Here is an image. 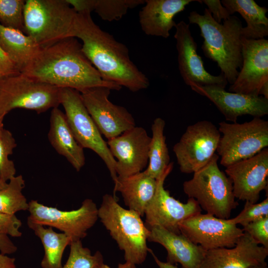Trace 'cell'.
Wrapping results in <instances>:
<instances>
[{"instance_id":"24","label":"cell","mask_w":268,"mask_h":268,"mask_svg":"<svg viewBox=\"0 0 268 268\" xmlns=\"http://www.w3.org/2000/svg\"><path fill=\"white\" fill-rule=\"evenodd\" d=\"M114 192H120L129 209L141 216L152 200L156 189L157 180L144 171L126 177H117L114 182Z\"/></svg>"},{"instance_id":"34","label":"cell","mask_w":268,"mask_h":268,"mask_svg":"<svg viewBox=\"0 0 268 268\" xmlns=\"http://www.w3.org/2000/svg\"><path fill=\"white\" fill-rule=\"evenodd\" d=\"M268 216V197L259 203H252L246 201L244 208L236 217L229 218V222L235 224H240L243 227L247 224Z\"/></svg>"},{"instance_id":"43","label":"cell","mask_w":268,"mask_h":268,"mask_svg":"<svg viewBox=\"0 0 268 268\" xmlns=\"http://www.w3.org/2000/svg\"><path fill=\"white\" fill-rule=\"evenodd\" d=\"M7 182L3 181L0 178V190L4 189L7 185Z\"/></svg>"},{"instance_id":"29","label":"cell","mask_w":268,"mask_h":268,"mask_svg":"<svg viewBox=\"0 0 268 268\" xmlns=\"http://www.w3.org/2000/svg\"><path fill=\"white\" fill-rule=\"evenodd\" d=\"M25 180L21 175L15 176L0 190V212L15 215L20 211L28 210L29 202L23 194Z\"/></svg>"},{"instance_id":"4","label":"cell","mask_w":268,"mask_h":268,"mask_svg":"<svg viewBox=\"0 0 268 268\" xmlns=\"http://www.w3.org/2000/svg\"><path fill=\"white\" fill-rule=\"evenodd\" d=\"M98 216L124 251L126 262L136 265L145 261L150 250L147 246L150 230L137 212L124 208L116 196L107 194L98 208Z\"/></svg>"},{"instance_id":"9","label":"cell","mask_w":268,"mask_h":268,"mask_svg":"<svg viewBox=\"0 0 268 268\" xmlns=\"http://www.w3.org/2000/svg\"><path fill=\"white\" fill-rule=\"evenodd\" d=\"M60 104L77 142L82 148L93 151L103 160L114 182L118 177L116 160L87 111L80 93L71 88H61Z\"/></svg>"},{"instance_id":"8","label":"cell","mask_w":268,"mask_h":268,"mask_svg":"<svg viewBox=\"0 0 268 268\" xmlns=\"http://www.w3.org/2000/svg\"><path fill=\"white\" fill-rule=\"evenodd\" d=\"M216 151L225 167L250 158L268 146V121L254 117L242 124L221 122Z\"/></svg>"},{"instance_id":"10","label":"cell","mask_w":268,"mask_h":268,"mask_svg":"<svg viewBox=\"0 0 268 268\" xmlns=\"http://www.w3.org/2000/svg\"><path fill=\"white\" fill-rule=\"evenodd\" d=\"M220 136L218 128L209 121L188 126L173 148L181 172L194 173L204 167L215 153Z\"/></svg>"},{"instance_id":"15","label":"cell","mask_w":268,"mask_h":268,"mask_svg":"<svg viewBox=\"0 0 268 268\" xmlns=\"http://www.w3.org/2000/svg\"><path fill=\"white\" fill-rule=\"evenodd\" d=\"M181 233L206 251L233 247L244 234L242 229L227 219L201 213L181 222Z\"/></svg>"},{"instance_id":"21","label":"cell","mask_w":268,"mask_h":268,"mask_svg":"<svg viewBox=\"0 0 268 268\" xmlns=\"http://www.w3.org/2000/svg\"><path fill=\"white\" fill-rule=\"evenodd\" d=\"M148 241L159 244L167 252V262L179 263L182 268H200L206 251L185 235L158 226L149 229Z\"/></svg>"},{"instance_id":"7","label":"cell","mask_w":268,"mask_h":268,"mask_svg":"<svg viewBox=\"0 0 268 268\" xmlns=\"http://www.w3.org/2000/svg\"><path fill=\"white\" fill-rule=\"evenodd\" d=\"M61 88L22 73L0 78V121L16 108L45 112L60 104Z\"/></svg>"},{"instance_id":"44","label":"cell","mask_w":268,"mask_h":268,"mask_svg":"<svg viewBox=\"0 0 268 268\" xmlns=\"http://www.w3.org/2000/svg\"><path fill=\"white\" fill-rule=\"evenodd\" d=\"M251 268H268L267 263L265 264L258 265L251 267Z\"/></svg>"},{"instance_id":"26","label":"cell","mask_w":268,"mask_h":268,"mask_svg":"<svg viewBox=\"0 0 268 268\" xmlns=\"http://www.w3.org/2000/svg\"><path fill=\"white\" fill-rule=\"evenodd\" d=\"M0 45L20 72L41 48L22 31L0 24Z\"/></svg>"},{"instance_id":"31","label":"cell","mask_w":268,"mask_h":268,"mask_svg":"<svg viewBox=\"0 0 268 268\" xmlns=\"http://www.w3.org/2000/svg\"><path fill=\"white\" fill-rule=\"evenodd\" d=\"M144 2L142 0H93V11L104 20L117 21L125 15L129 9Z\"/></svg>"},{"instance_id":"2","label":"cell","mask_w":268,"mask_h":268,"mask_svg":"<svg viewBox=\"0 0 268 268\" xmlns=\"http://www.w3.org/2000/svg\"><path fill=\"white\" fill-rule=\"evenodd\" d=\"M90 13L77 12L69 37L81 40L83 52L104 81L133 92L146 89L149 81L131 60L128 47L102 30Z\"/></svg>"},{"instance_id":"14","label":"cell","mask_w":268,"mask_h":268,"mask_svg":"<svg viewBox=\"0 0 268 268\" xmlns=\"http://www.w3.org/2000/svg\"><path fill=\"white\" fill-rule=\"evenodd\" d=\"M111 90L105 87H95L80 92L87 111L101 134L108 140L136 126L127 109L109 100Z\"/></svg>"},{"instance_id":"11","label":"cell","mask_w":268,"mask_h":268,"mask_svg":"<svg viewBox=\"0 0 268 268\" xmlns=\"http://www.w3.org/2000/svg\"><path fill=\"white\" fill-rule=\"evenodd\" d=\"M28 218L44 226L57 228L72 241L81 240L97 219L98 208L92 200L85 199L75 210H62L48 206L36 200L29 202Z\"/></svg>"},{"instance_id":"5","label":"cell","mask_w":268,"mask_h":268,"mask_svg":"<svg viewBox=\"0 0 268 268\" xmlns=\"http://www.w3.org/2000/svg\"><path fill=\"white\" fill-rule=\"evenodd\" d=\"M216 153L193 177L183 183V189L189 198L195 200L201 209L216 217L230 218L238 203L235 201L232 184L218 167Z\"/></svg>"},{"instance_id":"30","label":"cell","mask_w":268,"mask_h":268,"mask_svg":"<svg viewBox=\"0 0 268 268\" xmlns=\"http://www.w3.org/2000/svg\"><path fill=\"white\" fill-rule=\"evenodd\" d=\"M66 263L61 268H99L104 264L102 253L97 251L93 255L83 246L81 240L72 241Z\"/></svg>"},{"instance_id":"45","label":"cell","mask_w":268,"mask_h":268,"mask_svg":"<svg viewBox=\"0 0 268 268\" xmlns=\"http://www.w3.org/2000/svg\"><path fill=\"white\" fill-rule=\"evenodd\" d=\"M3 126V121H0V126Z\"/></svg>"},{"instance_id":"37","label":"cell","mask_w":268,"mask_h":268,"mask_svg":"<svg viewBox=\"0 0 268 268\" xmlns=\"http://www.w3.org/2000/svg\"><path fill=\"white\" fill-rule=\"evenodd\" d=\"M201 2L204 3L207 8L211 14L213 19L218 23L228 19L231 14L228 9L225 7L219 0H203Z\"/></svg>"},{"instance_id":"33","label":"cell","mask_w":268,"mask_h":268,"mask_svg":"<svg viewBox=\"0 0 268 268\" xmlns=\"http://www.w3.org/2000/svg\"><path fill=\"white\" fill-rule=\"evenodd\" d=\"M25 3L23 0H0V24L24 33Z\"/></svg>"},{"instance_id":"38","label":"cell","mask_w":268,"mask_h":268,"mask_svg":"<svg viewBox=\"0 0 268 268\" xmlns=\"http://www.w3.org/2000/svg\"><path fill=\"white\" fill-rule=\"evenodd\" d=\"M20 73L9 60L0 45V78Z\"/></svg>"},{"instance_id":"20","label":"cell","mask_w":268,"mask_h":268,"mask_svg":"<svg viewBox=\"0 0 268 268\" xmlns=\"http://www.w3.org/2000/svg\"><path fill=\"white\" fill-rule=\"evenodd\" d=\"M268 249L244 232L232 248L206 251L200 268H251L266 264Z\"/></svg>"},{"instance_id":"19","label":"cell","mask_w":268,"mask_h":268,"mask_svg":"<svg viewBox=\"0 0 268 268\" xmlns=\"http://www.w3.org/2000/svg\"><path fill=\"white\" fill-rule=\"evenodd\" d=\"M191 89L210 100L228 121L236 123L246 115L261 118L268 114V99L225 90L218 85H192Z\"/></svg>"},{"instance_id":"25","label":"cell","mask_w":268,"mask_h":268,"mask_svg":"<svg viewBox=\"0 0 268 268\" xmlns=\"http://www.w3.org/2000/svg\"><path fill=\"white\" fill-rule=\"evenodd\" d=\"M222 4L231 15L238 12L245 20L247 26L241 29V37L258 40L268 35V9L261 6L253 0H222Z\"/></svg>"},{"instance_id":"23","label":"cell","mask_w":268,"mask_h":268,"mask_svg":"<svg viewBox=\"0 0 268 268\" xmlns=\"http://www.w3.org/2000/svg\"><path fill=\"white\" fill-rule=\"evenodd\" d=\"M50 118V143L57 153L79 171L85 163L84 148L75 139L65 113L58 107L52 109Z\"/></svg>"},{"instance_id":"36","label":"cell","mask_w":268,"mask_h":268,"mask_svg":"<svg viewBox=\"0 0 268 268\" xmlns=\"http://www.w3.org/2000/svg\"><path fill=\"white\" fill-rule=\"evenodd\" d=\"M21 226V221L15 215L0 212V234L20 237L22 235L20 230Z\"/></svg>"},{"instance_id":"1","label":"cell","mask_w":268,"mask_h":268,"mask_svg":"<svg viewBox=\"0 0 268 268\" xmlns=\"http://www.w3.org/2000/svg\"><path fill=\"white\" fill-rule=\"evenodd\" d=\"M20 73L60 88H71L79 92L95 87L111 90L122 88L102 78L83 52L81 44L72 37L41 48Z\"/></svg>"},{"instance_id":"17","label":"cell","mask_w":268,"mask_h":268,"mask_svg":"<svg viewBox=\"0 0 268 268\" xmlns=\"http://www.w3.org/2000/svg\"><path fill=\"white\" fill-rule=\"evenodd\" d=\"M236 199L256 203L260 193L268 187V148L255 155L226 167Z\"/></svg>"},{"instance_id":"13","label":"cell","mask_w":268,"mask_h":268,"mask_svg":"<svg viewBox=\"0 0 268 268\" xmlns=\"http://www.w3.org/2000/svg\"><path fill=\"white\" fill-rule=\"evenodd\" d=\"M242 65L228 91L268 99V40L241 37Z\"/></svg>"},{"instance_id":"18","label":"cell","mask_w":268,"mask_h":268,"mask_svg":"<svg viewBox=\"0 0 268 268\" xmlns=\"http://www.w3.org/2000/svg\"><path fill=\"white\" fill-rule=\"evenodd\" d=\"M175 27L178 67L185 83L190 86L218 85L225 88L228 82L224 75L222 73L212 75L204 68L203 61L197 53V44L189 24L181 21Z\"/></svg>"},{"instance_id":"39","label":"cell","mask_w":268,"mask_h":268,"mask_svg":"<svg viewBox=\"0 0 268 268\" xmlns=\"http://www.w3.org/2000/svg\"><path fill=\"white\" fill-rule=\"evenodd\" d=\"M17 248L8 235L0 234V252L1 254L10 255L15 253Z\"/></svg>"},{"instance_id":"28","label":"cell","mask_w":268,"mask_h":268,"mask_svg":"<svg viewBox=\"0 0 268 268\" xmlns=\"http://www.w3.org/2000/svg\"><path fill=\"white\" fill-rule=\"evenodd\" d=\"M165 121L159 117L153 121L151 126L152 137L149 146L148 163L144 172L157 179L170 163L169 151L164 134Z\"/></svg>"},{"instance_id":"40","label":"cell","mask_w":268,"mask_h":268,"mask_svg":"<svg viewBox=\"0 0 268 268\" xmlns=\"http://www.w3.org/2000/svg\"><path fill=\"white\" fill-rule=\"evenodd\" d=\"M0 268H17L15 259L7 255L0 253Z\"/></svg>"},{"instance_id":"3","label":"cell","mask_w":268,"mask_h":268,"mask_svg":"<svg viewBox=\"0 0 268 268\" xmlns=\"http://www.w3.org/2000/svg\"><path fill=\"white\" fill-rule=\"evenodd\" d=\"M190 23L198 25L203 38L201 46L204 55L216 62L228 83L232 84L242 65L241 29L240 19L235 15L217 22L207 8L203 14L196 11L188 16Z\"/></svg>"},{"instance_id":"32","label":"cell","mask_w":268,"mask_h":268,"mask_svg":"<svg viewBox=\"0 0 268 268\" xmlns=\"http://www.w3.org/2000/svg\"><path fill=\"white\" fill-rule=\"evenodd\" d=\"M17 144L11 133L0 127V178L7 182L15 176L16 168L13 161L9 158Z\"/></svg>"},{"instance_id":"42","label":"cell","mask_w":268,"mask_h":268,"mask_svg":"<svg viewBox=\"0 0 268 268\" xmlns=\"http://www.w3.org/2000/svg\"><path fill=\"white\" fill-rule=\"evenodd\" d=\"M99 268H111L107 265L103 264ZM117 268H137L136 265L130 263L126 262L124 264H119Z\"/></svg>"},{"instance_id":"27","label":"cell","mask_w":268,"mask_h":268,"mask_svg":"<svg viewBox=\"0 0 268 268\" xmlns=\"http://www.w3.org/2000/svg\"><path fill=\"white\" fill-rule=\"evenodd\" d=\"M27 225L43 246L44 255L41 262L42 268H61L64 251L70 245V239L63 232H56L52 227L46 228L29 218Z\"/></svg>"},{"instance_id":"12","label":"cell","mask_w":268,"mask_h":268,"mask_svg":"<svg viewBox=\"0 0 268 268\" xmlns=\"http://www.w3.org/2000/svg\"><path fill=\"white\" fill-rule=\"evenodd\" d=\"M173 168V163L170 162L156 179L155 195L145 211V224L149 229L158 226L172 232L180 234L179 223L201 213L202 209L194 199L189 198L186 203H183L172 197L169 191L165 189V180Z\"/></svg>"},{"instance_id":"35","label":"cell","mask_w":268,"mask_h":268,"mask_svg":"<svg viewBox=\"0 0 268 268\" xmlns=\"http://www.w3.org/2000/svg\"><path fill=\"white\" fill-rule=\"evenodd\" d=\"M242 230L258 244L268 249V216L247 224Z\"/></svg>"},{"instance_id":"41","label":"cell","mask_w":268,"mask_h":268,"mask_svg":"<svg viewBox=\"0 0 268 268\" xmlns=\"http://www.w3.org/2000/svg\"><path fill=\"white\" fill-rule=\"evenodd\" d=\"M149 253L151 254L155 262L159 268H178L174 264H171L167 262H164L160 261L151 249L149 251Z\"/></svg>"},{"instance_id":"16","label":"cell","mask_w":268,"mask_h":268,"mask_svg":"<svg viewBox=\"0 0 268 268\" xmlns=\"http://www.w3.org/2000/svg\"><path fill=\"white\" fill-rule=\"evenodd\" d=\"M150 140L146 131L136 126L108 140V146L116 160L118 177H126L146 168Z\"/></svg>"},{"instance_id":"6","label":"cell","mask_w":268,"mask_h":268,"mask_svg":"<svg viewBox=\"0 0 268 268\" xmlns=\"http://www.w3.org/2000/svg\"><path fill=\"white\" fill-rule=\"evenodd\" d=\"M77 12L67 0H27L24 33L40 47L70 37Z\"/></svg>"},{"instance_id":"22","label":"cell","mask_w":268,"mask_h":268,"mask_svg":"<svg viewBox=\"0 0 268 268\" xmlns=\"http://www.w3.org/2000/svg\"><path fill=\"white\" fill-rule=\"evenodd\" d=\"M194 0H146L138 13L142 31L147 35L167 38L176 23L175 15Z\"/></svg>"}]
</instances>
